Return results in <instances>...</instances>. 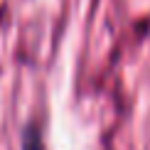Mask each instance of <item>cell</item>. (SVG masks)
<instances>
[{
    "mask_svg": "<svg viewBox=\"0 0 150 150\" xmlns=\"http://www.w3.org/2000/svg\"><path fill=\"white\" fill-rule=\"evenodd\" d=\"M22 150H42V145H40V133H37L35 128H30V130H27Z\"/></svg>",
    "mask_w": 150,
    "mask_h": 150,
    "instance_id": "1",
    "label": "cell"
}]
</instances>
